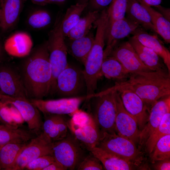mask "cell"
Masks as SVG:
<instances>
[{"label": "cell", "mask_w": 170, "mask_h": 170, "mask_svg": "<svg viewBox=\"0 0 170 170\" xmlns=\"http://www.w3.org/2000/svg\"><path fill=\"white\" fill-rule=\"evenodd\" d=\"M140 26L137 23L126 17L107 24L105 33L106 46L104 50V58L109 55L120 41L132 34Z\"/></svg>", "instance_id": "cell-13"}, {"label": "cell", "mask_w": 170, "mask_h": 170, "mask_svg": "<svg viewBox=\"0 0 170 170\" xmlns=\"http://www.w3.org/2000/svg\"><path fill=\"white\" fill-rule=\"evenodd\" d=\"M96 147L139 164L144 160L141 152L133 141L116 133H100Z\"/></svg>", "instance_id": "cell-6"}, {"label": "cell", "mask_w": 170, "mask_h": 170, "mask_svg": "<svg viewBox=\"0 0 170 170\" xmlns=\"http://www.w3.org/2000/svg\"><path fill=\"white\" fill-rule=\"evenodd\" d=\"M108 92L131 90L145 103L155 104L160 98L170 95V75L168 73L151 71L130 74L125 80L116 82Z\"/></svg>", "instance_id": "cell-2"}, {"label": "cell", "mask_w": 170, "mask_h": 170, "mask_svg": "<svg viewBox=\"0 0 170 170\" xmlns=\"http://www.w3.org/2000/svg\"><path fill=\"white\" fill-rule=\"evenodd\" d=\"M103 166L99 160L91 152L86 156L77 168L78 170H102Z\"/></svg>", "instance_id": "cell-36"}, {"label": "cell", "mask_w": 170, "mask_h": 170, "mask_svg": "<svg viewBox=\"0 0 170 170\" xmlns=\"http://www.w3.org/2000/svg\"><path fill=\"white\" fill-rule=\"evenodd\" d=\"M41 133L52 142L60 139L58 130L57 119L58 114H43Z\"/></svg>", "instance_id": "cell-32"}, {"label": "cell", "mask_w": 170, "mask_h": 170, "mask_svg": "<svg viewBox=\"0 0 170 170\" xmlns=\"http://www.w3.org/2000/svg\"><path fill=\"white\" fill-rule=\"evenodd\" d=\"M3 105V104L0 100V123L8 125V124L3 119L0 115V110Z\"/></svg>", "instance_id": "cell-44"}, {"label": "cell", "mask_w": 170, "mask_h": 170, "mask_svg": "<svg viewBox=\"0 0 170 170\" xmlns=\"http://www.w3.org/2000/svg\"><path fill=\"white\" fill-rule=\"evenodd\" d=\"M115 92H105L103 91L95 93L86 100L88 103V114L94 120L100 134L105 132L116 133Z\"/></svg>", "instance_id": "cell-3"}, {"label": "cell", "mask_w": 170, "mask_h": 170, "mask_svg": "<svg viewBox=\"0 0 170 170\" xmlns=\"http://www.w3.org/2000/svg\"><path fill=\"white\" fill-rule=\"evenodd\" d=\"M128 0H113L107 8V24L125 17Z\"/></svg>", "instance_id": "cell-34"}, {"label": "cell", "mask_w": 170, "mask_h": 170, "mask_svg": "<svg viewBox=\"0 0 170 170\" xmlns=\"http://www.w3.org/2000/svg\"><path fill=\"white\" fill-rule=\"evenodd\" d=\"M0 100L4 104L12 105L16 109L31 132L36 136L40 134L43 121L40 111L29 99L1 94Z\"/></svg>", "instance_id": "cell-9"}, {"label": "cell", "mask_w": 170, "mask_h": 170, "mask_svg": "<svg viewBox=\"0 0 170 170\" xmlns=\"http://www.w3.org/2000/svg\"><path fill=\"white\" fill-rule=\"evenodd\" d=\"M27 142L10 143L0 148V170H13L20 153Z\"/></svg>", "instance_id": "cell-26"}, {"label": "cell", "mask_w": 170, "mask_h": 170, "mask_svg": "<svg viewBox=\"0 0 170 170\" xmlns=\"http://www.w3.org/2000/svg\"><path fill=\"white\" fill-rule=\"evenodd\" d=\"M100 74L109 79L123 81L128 79L130 74L113 57L109 56L104 59Z\"/></svg>", "instance_id": "cell-27"}, {"label": "cell", "mask_w": 170, "mask_h": 170, "mask_svg": "<svg viewBox=\"0 0 170 170\" xmlns=\"http://www.w3.org/2000/svg\"><path fill=\"white\" fill-rule=\"evenodd\" d=\"M62 14H58L53 28L48 33V39L46 42L52 72L49 94L50 95L55 94L57 78L69 64L65 38L60 27Z\"/></svg>", "instance_id": "cell-4"}, {"label": "cell", "mask_w": 170, "mask_h": 170, "mask_svg": "<svg viewBox=\"0 0 170 170\" xmlns=\"http://www.w3.org/2000/svg\"><path fill=\"white\" fill-rule=\"evenodd\" d=\"M109 56L118 61L130 74L152 71L142 61L128 41L116 45Z\"/></svg>", "instance_id": "cell-14"}, {"label": "cell", "mask_w": 170, "mask_h": 170, "mask_svg": "<svg viewBox=\"0 0 170 170\" xmlns=\"http://www.w3.org/2000/svg\"><path fill=\"white\" fill-rule=\"evenodd\" d=\"M1 94V93L0 90V94Z\"/></svg>", "instance_id": "cell-48"}, {"label": "cell", "mask_w": 170, "mask_h": 170, "mask_svg": "<svg viewBox=\"0 0 170 170\" xmlns=\"http://www.w3.org/2000/svg\"><path fill=\"white\" fill-rule=\"evenodd\" d=\"M151 162L170 159V134L166 135L159 139L151 153Z\"/></svg>", "instance_id": "cell-33"}, {"label": "cell", "mask_w": 170, "mask_h": 170, "mask_svg": "<svg viewBox=\"0 0 170 170\" xmlns=\"http://www.w3.org/2000/svg\"><path fill=\"white\" fill-rule=\"evenodd\" d=\"M145 4L150 6L155 7L160 5L162 0H138Z\"/></svg>", "instance_id": "cell-42"}, {"label": "cell", "mask_w": 170, "mask_h": 170, "mask_svg": "<svg viewBox=\"0 0 170 170\" xmlns=\"http://www.w3.org/2000/svg\"><path fill=\"white\" fill-rule=\"evenodd\" d=\"M169 134H170V112L165 114L159 125L146 141L144 144L145 150L151 154L158 140Z\"/></svg>", "instance_id": "cell-31"}, {"label": "cell", "mask_w": 170, "mask_h": 170, "mask_svg": "<svg viewBox=\"0 0 170 170\" xmlns=\"http://www.w3.org/2000/svg\"><path fill=\"white\" fill-rule=\"evenodd\" d=\"M94 94L80 96L62 98L55 99L29 100L43 114L67 115L73 114L83 102L92 97Z\"/></svg>", "instance_id": "cell-10"}, {"label": "cell", "mask_w": 170, "mask_h": 170, "mask_svg": "<svg viewBox=\"0 0 170 170\" xmlns=\"http://www.w3.org/2000/svg\"><path fill=\"white\" fill-rule=\"evenodd\" d=\"M43 170H66V169L60 163L55 160L46 167Z\"/></svg>", "instance_id": "cell-41"}, {"label": "cell", "mask_w": 170, "mask_h": 170, "mask_svg": "<svg viewBox=\"0 0 170 170\" xmlns=\"http://www.w3.org/2000/svg\"><path fill=\"white\" fill-rule=\"evenodd\" d=\"M49 13L43 9L34 11L29 15L27 22L29 25L35 29H41L48 26L51 22Z\"/></svg>", "instance_id": "cell-35"}, {"label": "cell", "mask_w": 170, "mask_h": 170, "mask_svg": "<svg viewBox=\"0 0 170 170\" xmlns=\"http://www.w3.org/2000/svg\"><path fill=\"white\" fill-rule=\"evenodd\" d=\"M100 13L98 11H89L81 18L76 24L70 31L66 37L74 40L83 37L89 32L99 18Z\"/></svg>", "instance_id": "cell-28"}, {"label": "cell", "mask_w": 170, "mask_h": 170, "mask_svg": "<svg viewBox=\"0 0 170 170\" xmlns=\"http://www.w3.org/2000/svg\"><path fill=\"white\" fill-rule=\"evenodd\" d=\"M113 0H89L86 8L89 11H101L107 8Z\"/></svg>", "instance_id": "cell-38"}, {"label": "cell", "mask_w": 170, "mask_h": 170, "mask_svg": "<svg viewBox=\"0 0 170 170\" xmlns=\"http://www.w3.org/2000/svg\"><path fill=\"white\" fill-rule=\"evenodd\" d=\"M132 34L142 44L153 50L160 56L170 74V52L159 39L148 33L141 26Z\"/></svg>", "instance_id": "cell-20"}, {"label": "cell", "mask_w": 170, "mask_h": 170, "mask_svg": "<svg viewBox=\"0 0 170 170\" xmlns=\"http://www.w3.org/2000/svg\"><path fill=\"white\" fill-rule=\"evenodd\" d=\"M126 14L127 17L145 30L157 33L149 13L138 0H128Z\"/></svg>", "instance_id": "cell-25"}, {"label": "cell", "mask_w": 170, "mask_h": 170, "mask_svg": "<svg viewBox=\"0 0 170 170\" xmlns=\"http://www.w3.org/2000/svg\"><path fill=\"white\" fill-rule=\"evenodd\" d=\"M52 142L41 133L28 142L20 153L13 170L25 169L30 162L42 156L51 155ZM52 156V155H51Z\"/></svg>", "instance_id": "cell-11"}, {"label": "cell", "mask_w": 170, "mask_h": 170, "mask_svg": "<svg viewBox=\"0 0 170 170\" xmlns=\"http://www.w3.org/2000/svg\"><path fill=\"white\" fill-rule=\"evenodd\" d=\"M2 48L1 46V45L0 44V57L2 55Z\"/></svg>", "instance_id": "cell-47"}, {"label": "cell", "mask_w": 170, "mask_h": 170, "mask_svg": "<svg viewBox=\"0 0 170 170\" xmlns=\"http://www.w3.org/2000/svg\"><path fill=\"white\" fill-rule=\"evenodd\" d=\"M157 162L154 166V168L157 170H170V159L157 161Z\"/></svg>", "instance_id": "cell-39"}, {"label": "cell", "mask_w": 170, "mask_h": 170, "mask_svg": "<svg viewBox=\"0 0 170 170\" xmlns=\"http://www.w3.org/2000/svg\"><path fill=\"white\" fill-rule=\"evenodd\" d=\"M101 163L107 170H130L141 168V164L125 159L95 147L90 151Z\"/></svg>", "instance_id": "cell-18"}, {"label": "cell", "mask_w": 170, "mask_h": 170, "mask_svg": "<svg viewBox=\"0 0 170 170\" xmlns=\"http://www.w3.org/2000/svg\"><path fill=\"white\" fill-rule=\"evenodd\" d=\"M88 3H76L68 8L64 14H62L60 22L62 32L65 38L70 31L76 24L81 15L86 8Z\"/></svg>", "instance_id": "cell-29"}, {"label": "cell", "mask_w": 170, "mask_h": 170, "mask_svg": "<svg viewBox=\"0 0 170 170\" xmlns=\"http://www.w3.org/2000/svg\"><path fill=\"white\" fill-rule=\"evenodd\" d=\"M36 136L28 129L14 124H0V148L10 143H26Z\"/></svg>", "instance_id": "cell-23"}, {"label": "cell", "mask_w": 170, "mask_h": 170, "mask_svg": "<svg viewBox=\"0 0 170 170\" xmlns=\"http://www.w3.org/2000/svg\"><path fill=\"white\" fill-rule=\"evenodd\" d=\"M33 42L29 35L25 32H16L5 41L4 48L9 55L17 57L27 56L31 51Z\"/></svg>", "instance_id": "cell-21"}, {"label": "cell", "mask_w": 170, "mask_h": 170, "mask_svg": "<svg viewBox=\"0 0 170 170\" xmlns=\"http://www.w3.org/2000/svg\"><path fill=\"white\" fill-rule=\"evenodd\" d=\"M128 41L142 61L150 70L169 73L163 60L153 50L143 45L133 36Z\"/></svg>", "instance_id": "cell-19"}, {"label": "cell", "mask_w": 170, "mask_h": 170, "mask_svg": "<svg viewBox=\"0 0 170 170\" xmlns=\"http://www.w3.org/2000/svg\"><path fill=\"white\" fill-rule=\"evenodd\" d=\"M94 40L93 32L90 31L82 37L70 40L66 43L68 53L84 65L92 48Z\"/></svg>", "instance_id": "cell-24"}, {"label": "cell", "mask_w": 170, "mask_h": 170, "mask_svg": "<svg viewBox=\"0 0 170 170\" xmlns=\"http://www.w3.org/2000/svg\"><path fill=\"white\" fill-rule=\"evenodd\" d=\"M0 90L2 94L28 99L18 68L0 67Z\"/></svg>", "instance_id": "cell-15"}, {"label": "cell", "mask_w": 170, "mask_h": 170, "mask_svg": "<svg viewBox=\"0 0 170 170\" xmlns=\"http://www.w3.org/2000/svg\"><path fill=\"white\" fill-rule=\"evenodd\" d=\"M157 11L160 13L166 19L170 21V9L166 8L160 5L154 7Z\"/></svg>", "instance_id": "cell-40"}, {"label": "cell", "mask_w": 170, "mask_h": 170, "mask_svg": "<svg viewBox=\"0 0 170 170\" xmlns=\"http://www.w3.org/2000/svg\"><path fill=\"white\" fill-rule=\"evenodd\" d=\"M149 13L157 32L167 43H170V21L151 6L138 0Z\"/></svg>", "instance_id": "cell-30"}, {"label": "cell", "mask_w": 170, "mask_h": 170, "mask_svg": "<svg viewBox=\"0 0 170 170\" xmlns=\"http://www.w3.org/2000/svg\"><path fill=\"white\" fill-rule=\"evenodd\" d=\"M0 29L11 30L15 25L21 11L22 0H0Z\"/></svg>", "instance_id": "cell-22"}, {"label": "cell", "mask_w": 170, "mask_h": 170, "mask_svg": "<svg viewBox=\"0 0 170 170\" xmlns=\"http://www.w3.org/2000/svg\"><path fill=\"white\" fill-rule=\"evenodd\" d=\"M115 98L116 108V133L128 139L136 144L138 143L140 132L137 122L125 108L119 93L115 92Z\"/></svg>", "instance_id": "cell-12"}, {"label": "cell", "mask_w": 170, "mask_h": 170, "mask_svg": "<svg viewBox=\"0 0 170 170\" xmlns=\"http://www.w3.org/2000/svg\"><path fill=\"white\" fill-rule=\"evenodd\" d=\"M76 3L84 4L88 3L89 0H75Z\"/></svg>", "instance_id": "cell-46"}, {"label": "cell", "mask_w": 170, "mask_h": 170, "mask_svg": "<svg viewBox=\"0 0 170 170\" xmlns=\"http://www.w3.org/2000/svg\"><path fill=\"white\" fill-rule=\"evenodd\" d=\"M0 124H1V123H0Z\"/></svg>", "instance_id": "cell-49"}, {"label": "cell", "mask_w": 170, "mask_h": 170, "mask_svg": "<svg viewBox=\"0 0 170 170\" xmlns=\"http://www.w3.org/2000/svg\"><path fill=\"white\" fill-rule=\"evenodd\" d=\"M27 57L18 68L28 98L42 99L49 94L52 77L46 42Z\"/></svg>", "instance_id": "cell-1"}, {"label": "cell", "mask_w": 170, "mask_h": 170, "mask_svg": "<svg viewBox=\"0 0 170 170\" xmlns=\"http://www.w3.org/2000/svg\"><path fill=\"white\" fill-rule=\"evenodd\" d=\"M79 114L80 119H78L80 122L72 118L68 120V130L82 146L90 152L99 142L100 132L94 120L88 114L80 112Z\"/></svg>", "instance_id": "cell-8"}, {"label": "cell", "mask_w": 170, "mask_h": 170, "mask_svg": "<svg viewBox=\"0 0 170 170\" xmlns=\"http://www.w3.org/2000/svg\"><path fill=\"white\" fill-rule=\"evenodd\" d=\"M49 3H55L60 4L64 3L66 0H47Z\"/></svg>", "instance_id": "cell-45"}, {"label": "cell", "mask_w": 170, "mask_h": 170, "mask_svg": "<svg viewBox=\"0 0 170 170\" xmlns=\"http://www.w3.org/2000/svg\"><path fill=\"white\" fill-rule=\"evenodd\" d=\"M86 150L70 132L66 137L52 143L51 155L66 169H77L86 156Z\"/></svg>", "instance_id": "cell-5"}, {"label": "cell", "mask_w": 170, "mask_h": 170, "mask_svg": "<svg viewBox=\"0 0 170 170\" xmlns=\"http://www.w3.org/2000/svg\"><path fill=\"white\" fill-rule=\"evenodd\" d=\"M34 3L41 5H45L49 3L47 0H30Z\"/></svg>", "instance_id": "cell-43"}, {"label": "cell", "mask_w": 170, "mask_h": 170, "mask_svg": "<svg viewBox=\"0 0 170 170\" xmlns=\"http://www.w3.org/2000/svg\"><path fill=\"white\" fill-rule=\"evenodd\" d=\"M55 160L51 155L40 156L29 163L25 169L28 170H43L50 164Z\"/></svg>", "instance_id": "cell-37"}, {"label": "cell", "mask_w": 170, "mask_h": 170, "mask_svg": "<svg viewBox=\"0 0 170 170\" xmlns=\"http://www.w3.org/2000/svg\"><path fill=\"white\" fill-rule=\"evenodd\" d=\"M170 112V96L158 100L153 105L147 123L140 131L138 143L144 144L146 141L153 131L160 124L166 113Z\"/></svg>", "instance_id": "cell-17"}, {"label": "cell", "mask_w": 170, "mask_h": 170, "mask_svg": "<svg viewBox=\"0 0 170 170\" xmlns=\"http://www.w3.org/2000/svg\"><path fill=\"white\" fill-rule=\"evenodd\" d=\"M119 93L125 108L136 119L140 131L147 123L149 116L145 103L131 90H124Z\"/></svg>", "instance_id": "cell-16"}, {"label": "cell", "mask_w": 170, "mask_h": 170, "mask_svg": "<svg viewBox=\"0 0 170 170\" xmlns=\"http://www.w3.org/2000/svg\"><path fill=\"white\" fill-rule=\"evenodd\" d=\"M86 91L83 70L68 64L58 76L55 94L62 98L81 96Z\"/></svg>", "instance_id": "cell-7"}]
</instances>
